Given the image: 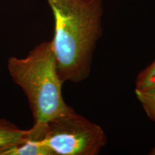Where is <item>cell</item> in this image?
I'll list each match as a JSON object with an SVG mask.
<instances>
[{
	"instance_id": "6da1fadb",
	"label": "cell",
	"mask_w": 155,
	"mask_h": 155,
	"mask_svg": "<svg viewBox=\"0 0 155 155\" xmlns=\"http://www.w3.org/2000/svg\"><path fill=\"white\" fill-rule=\"evenodd\" d=\"M55 19L51 40L61 82L78 83L89 76L102 35L101 0H47Z\"/></svg>"
},
{
	"instance_id": "7a4b0ae2",
	"label": "cell",
	"mask_w": 155,
	"mask_h": 155,
	"mask_svg": "<svg viewBox=\"0 0 155 155\" xmlns=\"http://www.w3.org/2000/svg\"><path fill=\"white\" fill-rule=\"evenodd\" d=\"M7 68L26 95L35 122L48 123L74 111L62 95L52 41L40 42L25 58H10Z\"/></svg>"
},
{
	"instance_id": "3957f363",
	"label": "cell",
	"mask_w": 155,
	"mask_h": 155,
	"mask_svg": "<svg viewBox=\"0 0 155 155\" xmlns=\"http://www.w3.org/2000/svg\"><path fill=\"white\" fill-rule=\"evenodd\" d=\"M106 142L101 127L75 111L46 123L44 144L51 155H96Z\"/></svg>"
},
{
	"instance_id": "277c9868",
	"label": "cell",
	"mask_w": 155,
	"mask_h": 155,
	"mask_svg": "<svg viewBox=\"0 0 155 155\" xmlns=\"http://www.w3.org/2000/svg\"><path fill=\"white\" fill-rule=\"evenodd\" d=\"M46 123H36L24 139L18 144L9 147L2 155H51L44 144Z\"/></svg>"
},
{
	"instance_id": "5b68a950",
	"label": "cell",
	"mask_w": 155,
	"mask_h": 155,
	"mask_svg": "<svg viewBox=\"0 0 155 155\" xmlns=\"http://www.w3.org/2000/svg\"><path fill=\"white\" fill-rule=\"evenodd\" d=\"M27 133L28 129H21L12 122L0 119V155L9 147L20 142Z\"/></svg>"
},
{
	"instance_id": "8992f818",
	"label": "cell",
	"mask_w": 155,
	"mask_h": 155,
	"mask_svg": "<svg viewBox=\"0 0 155 155\" xmlns=\"http://www.w3.org/2000/svg\"><path fill=\"white\" fill-rule=\"evenodd\" d=\"M135 94L148 117L155 122V87L144 90L135 89Z\"/></svg>"
},
{
	"instance_id": "52a82bcc",
	"label": "cell",
	"mask_w": 155,
	"mask_h": 155,
	"mask_svg": "<svg viewBox=\"0 0 155 155\" xmlns=\"http://www.w3.org/2000/svg\"><path fill=\"white\" fill-rule=\"evenodd\" d=\"M155 87V61L139 73L136 80V89L144 90Z\"/></svg>"
},
{
	"instance_id": "ba28073f",
	"label": "cell",
	"mask_w": 155,
	"mask_h": 155,
	"mask_svg": "<svg viewBox=\"0 0 155 155\" xmlns=\"http://www.w3.org/2000/svg\"><path fill=\"white\" fill-rule=\"evenodd\" d=\"M150 154L151 155H155V146L154 148H153V150L151 151V152L150 153Z\"/></svg>"
}]
</instances>
